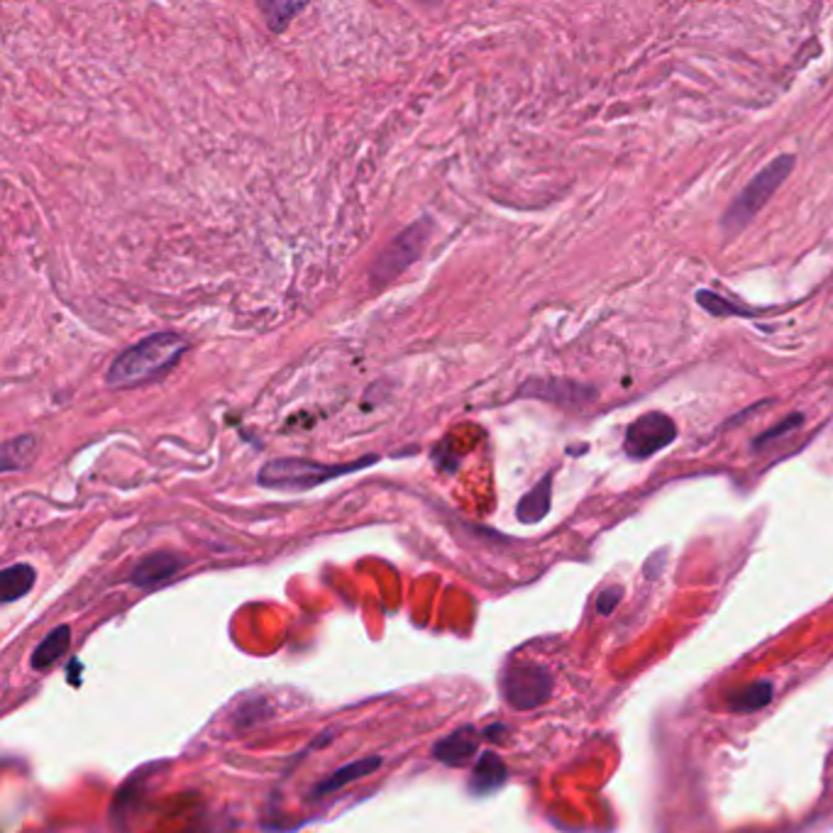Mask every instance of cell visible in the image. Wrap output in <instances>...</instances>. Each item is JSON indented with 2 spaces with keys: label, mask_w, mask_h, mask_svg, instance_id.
<instances>
[{
  "label": "cell",
  "mask_w": 833,
  "mask_h": 833,
  "mask_svg": "<svg viewBox=\"0 0 833 833\" xmlns=\"http://www.w3.org/2000/svg\"><path fill=\"white\" fill-rule=\"evenodd\" d=\"M186 337L177 333H157L145 340H140L137 345L127 347L120 355L111 369H108V384L111 387H135V384H145L164 375L174 362H179L186 349Z\"/></svg>",
  "instance_id": "obj_1"
},
{
  "label": "cell",
  "mask_w": 833,
  "mask_h": 833,
  "mask_svg": "<svg viewBox=\"0 0 833 833\" xmlns=\"http://www.w3.org/2000/svg\"><path fill=\"white\" fill-rule=\"evenodd\" d=\"M377 457H362L359 463H347V465H323V463H313V459H303V457H281V459H271L259 473V485L267 489H281V491H309L325 485L335 477H343L349 473H357V469L375 465Z\"/></svg>",
  "instance_id": "obj_2"
},
{
  "label": "cell",
  "mask_w": 833,
  "mask_h": 833,
  "mask_svg": "<svg viewBox=\"0 0 833 833\" xmlns=\"http://www.w3.org/2000/svg\"><path fill=\"white\" fill-rule=\"evenodd\" d=\"M792 169H795L792 155L777 157L767 164V167H763L758 174H755L753 181L738 193V199L729 206L726 215H723V227H726L729 233H738V230L748 225L753 218L760 213V208L773 199L775 191L785 184V179L789 177V171Z\"/></svg>",
  "instance_id": "obj_3"
},
{
  "label": "cell",
  "mask_w": 833,
  "mask_h": 833,
  "mask_svg": "<svg viewBox=\"0 0 833 833\" xmlns=\"http://www.w3.org/2000/svg\"><path fill=\"white\" fill-rule=\"evenodd\" d=\"M501 692L513 709L531 711L543 707L553 695V675L541 665H517L501 677Z\"/></svg>",
  "instance_id": "obj_4"
},
{
  "label": "cell",
  "mask_w": 833,
  "mask_h": 833,
  "mask_svg": "<svg viewBox=\"0 0 833 833\" xmlns=\"http://www.w3.org/2000/svg\"><path fill=\"white\" fill-rule=\"evenodd\" d=\"M677 437V425L660 411L643 413L641 419H635L629 431L626 441H623V451L633 459H645L655 453H660L663 447L670 445Z\"/></svg>",
  "instance_id": "obj_5"
},
{
  "label": "cell",
  "mask_w": 833,
  "mask_h": 833,
  "mask_svg": "<svg viewBox=\"0 0 833 833\" xmlns=\"http://www.w3.org/2000/svg\"><path fill=\"white\" fill-rule=\"evenodd\" d=\"M423 243H425V233H423V225L413 227V230H406V233L393 243L387 252H384V257L379 259V265L375 269L377 279H391L397 277V274L401 269H406L411 265V262L421 255L423 249Z\"/></svg>",
  "instance_id": "obj_6"
},
{
  "label": "cell",
  "mask_w": 833,
  "mask_h": 833,
  "mask_svg": "<svg viewBox=\"0 0 833 833\" xmlns=\"http://www.w3.org/2000/svg\"><path fill=\"white\" fill-rule=\"evenodd\" d=\"M184 567H186V560L181 555L171 551H159V553L142 557V560L135 565L133 575H130V582H133L135 587H155L159 582H167L169 577L181 573Z\"/></svg>",
  "instance_id": "obj_7"
},
{
  "label": "cell",
  "mask_w": 833,
  "mask_h": 833,
  "mask_svg": "<svg viewBox=\"0 0 833 833\" xmlns=\"http://www.w3.org/2000/svg\"><path fill=\"white\" fill-rule=\"evenodd\" d=\"M479 748V736L473 726H463L453 731L451 736H445L443 741L435 743L433 748V758L441 760L445 765L459 767L465 765Z\"/></svg>",
  "instance_id": "obj_8"
},
{
  "label": "cell",
  "mask_w": 833,
  "mask_h": 833,
  "mask_svg": "<svg viewBox=\"0 0 833 833\" xmlns=\"http://www.w3.org/2000/svg\"><path fill=\"white\" fill-rule=\"evenodd\" d=\"M379 767H381V758H362L355 763H347L343 767H337V770L327 777V780L318 782L311 795L315 799H323L327 795L337 792V789H343L349 782H357V780H362V777H369L371 773H377Z\"/></svg>",
  "instance_id": "obj_9"
},
{
  "label": "cell",
  "mask_w": 833,
  "mask_h": 833,
  "mask_svg": "<svg viewBox=\"0 0 833 833\" xmlns=\"http://www.w3.org/2000/svg\"><path fill=\"white\" fill-rule=\"evenodd\" d=\"M509 770L497 753H481L477 760L473 777H469V792L475 795H489L507 782Z\"/></svg>",
  "instance_id": "obj_10"
},
{
  "label": "cell",
  "mask_w": 833,
  "mask_h": 833,
  "mask_svg": "<svg viewBox=\"0 0 833 833\" xmlns=\"http://www.w3.org/2000/svg\"><path fill=\"white\" fill-rule=\"evenodd\" d=\"M35 567L32 565H13V567H5L3 573H0V599L5 601V604H13V601L23 599L25 595H30L32 587H35Z\"/></svg>",
  "instance_id": "obj_11"
},
{
  "label": "cell",
  "mask_w": 833,
  "mask_h": 833,
  "mask_svg": "<svg viewBox=\"0 0 833 833\" xmlns=\"http://www.w3.org/2000/svg\"><path fill=\"white\" fill-rule=\"evenodd\" d=\"M71 645V629L69 626H57L52 629L45 638H42V643L35 648V653H32V667L35 670H47L49 665H54L59 660L62 655H67Z\"/></svg>",
  "instance_id": "obj_12"
},
{
  "label": "cell",
  "mask_w": 833,
  "mask_h": 833,
  "mask_svg": "<svg viewBox=\"0 0 833 833\" xmlns=\"http://www.w3.org/2000/svg\"><path fill=\"white\" fill-rule=\"evenodd\" d=\"M551 487H553V477L547 475L519 501L517 517L521 523H538L547 517V511H551V495H553Z\"/></svg>",
  "instance_id": "obj_13"
},
{
  "label": "cell",
  "mask_w": 833,
  "mask_h": 833,
  "mask_svg": "<svg viewBox=\"0 0 833 833\" xmlns=\"http://www.w3.org/2000/svg\"><path fill=\"white\" fill-rule=\"evenodd\" d=\"M773 692H775L773 682H767V679H760V682L745 687L743 692H738L736 697H733L731 699V707H733V711H738V714H751V711H758V709L770 704Z\"/></svg>",
  "instance_id": "obj_14"
},
{
  "label": "cell",
  "mask_w": 833,
  "mask_h": 833,
  "mask_svg": "<svg viewBox=\"0 0 833 833\" xmlns=\"http://www.w3.org/2000/svg\"><path fill=\"white\" fill-rule=\"evenodd\" d=\"M37 453V441L32 435H20L8 441L3 445V469L5 473H15L32 463V457Z\"/></svg>",
  "instance_id": "obj_15"
},
{
  "label": "cell",
  "mask_w": 833,
  "mask_h": 833,
  "mask_svg": "<svg viewBox=\"0 0 833 833\" xmlns=\"http://www.w3.org/2000/svg\"><path fill=\"white\" fill-rule=\"evenodd\" d=\"M269 13V23L274 30H281L284 25H287V20L291 15L299 13V10H303V5H293V3H274V5H262Z\"/></svg>",
  "instance_id": "obj_16"
},
{
  "label": "cell",
  "mask_w": 833,
  "mask_h": 833,
  "mask_svg": "<svg viewBox=\"0 0 833 833\" xmlns=\"http://www.w3.org/2000/svg\"><path fill=\"white\" fill-rule=\"evenodd\" d=\"M621 595L623 591L619 587H609L601 591V595L597 597V611L601 613V617H609V613L617 609V604L621 601Z\"/></svg>",
  "instance_id": "obj_17"
},
{
  "label": "cell",
  "mask_w": 833,
  "mask_h": 833,
  "mask_svg": "<svg viewBox=\"0 0 833 833\" xmlns=\"http://www.w3.org/2000/svg\"><path fill=\"white\" fill-rule=\"evenodd\" d=\"M797 423H802V419H799V415H795V419H787V421H782L780 425H777V429H773L770 433H765L763 437H758V445H763V443H767V441H773V437H780V435H785L787 433V429H795V425Z\"/></svg>",
  "instance_id": "obj_18"
}]
</instances>
